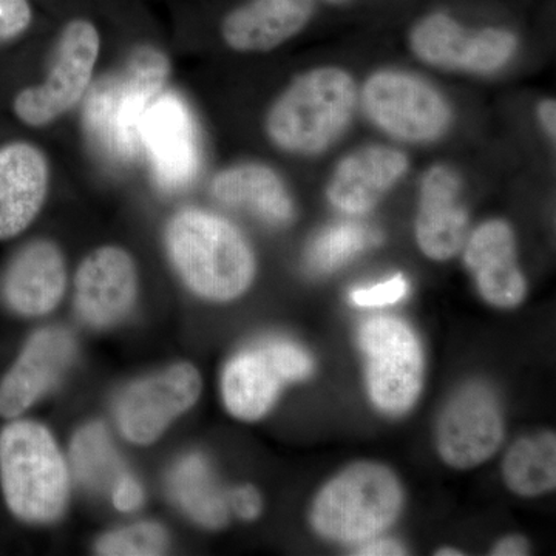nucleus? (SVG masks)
Instances as JSON below:
<instances>
[{"label": "nucleus", "mask_w": 556, "mask_h": 556, "mask_svg": "<svg viewBox=\"0 0 556 556\" xmlns=\"http://www.w3.org/2000/svg\"><path fill=\"white\" fill-rule=\"evenodd\" d=\"M167 257L182 283L208 302H230L251 287L255 257L248 240L228 219L186 207L164 232Z\"/></svg>", "instance_id": "nucleus-1"}, {"label": "nucleus", "mask_w": 556, "mask_h": 556, "mask_svg": "<svg viewBox=\"0 0 556 556\" xmlns=\"http://www.w3.org/2000/svg\"><path fill=\"white\" fill-rule=\"evenodd\" d=\"M170 64L155 47L131 51L123 67L91 89L84 109V126L105 159L129 163L142 152L141 123L153 101L163 93Z\"/></svg>", "instance_id": "nucleus-2"}, {"label": "nucleus", "mask_w": 556, "mask_h": 556, "mask_svg": "<svg viewBox=\"0 0 556 556\" xmlns=\"http://www.w3.org/2000/svg\"><path fill=\"white\" fill-rule=\"evenodd\" d=\"M0 484L11 514L28 525L64 515L70 473L56 439L35 420H14L0 431Z\"/></svg>", "instance_id": "nucleus-3"}, {"label": "nucleus", "mask_w": 556, "mask_h": 556, "mask_svg": "<svg viewBox=\"0 0 556 556\" xmlns=\"http://www.w3.org/2000/svg\"><path fill=\"white\" fill-rule=\"evenodd\" d=\"M356 100V84L345 70H311L274 102L266 116V134L287 152L316 155L346 129Z\"/></svg>", "instance_id": "nucleus-4"}, {"label": "nucleus", "mask_w": 556, "mask_h": 556, "mask_svg": "<svg viewBox=\"0 0 556 556\" xmlns=\"http://www.w3.org/2000/svg\"><path fill=\"white\" fill-rule=\"evenodd\" d=\"M404 493L390 468L358 463L332 478L318 493L311 525L327 540L365 543L393 525Z\"/></svg>", "instance_id": "nucleus-5"}, {"label": "nucleus", "mask_w": 556, "mask_h": 556, "mask_svg": "<svg viewBox=\"0 0 556 556\" xmlns=\"http://www.w3.org/2000/svg\"><path fill=\"white\" fill-rule=\"evenodd\" d=\"M100 49V31L90 21H70L54 43L46 79L14 98V115L27 126L46 127L70 112L89 91Z\"/></svg>", "instance_id": "nucleus-6"}, {"label": "nucleus", "mask_w": 556, "mask_h": 556, "mask_svg": "<svg viewBox=\"0 0 556 556\" xmlns=\"http://www.w3.org/2000/svg\"><path fill=\"white\" fill-rule=\"evenodd\" d=\"M358 343L367 357L369 397L388 415H402L422 390L424 354L415 332L396 317L365 321Z\"/></svg>", "instance_id": "nucleus-7"}, {"label": "nucleus", "mask_w": 556, "mask_h": 556, "mask_svg": "<svg viewBox=\"0 0 556 556\" xmlns=\"http://www.w3.org/2000/svg\"><path fill=\"white\" fill-rule=\"evenodd\" d=\"M362 102L376 126L402 141H434L452 123L448 102L434 87L396 70L372 75L362 91Z\"/></svg>", "instance_id": "nucleus-8"}, {"label": "nucleus", "mask_w": 556, "mask_h": 556, "mask_svg": "<svg viewBox=\"0 0 556 556\" xmlns=\"http://www.w3.org/2000/svg\"><path fill=\"white\" fill-rule=\"evenodd\" d=\"M201 388L199 369L190 364L172 365L130 383L115 404L121 434L131 444H152L177 417L197 404Z\"/></svg>", "instance_id": "nucleus-9"}, {"label": "nucleus", "mask_w": 556, "mask_h": 556, "mask_svg": "<svg viewBox=\"0 0 556 556\" xmlns=\"http://www.w3.org/2000/svg\"><path fill=\"white\" fill-rule=\"evenodd\" d=\"M413 53L426 64L468 73H493L514 56L518 39L500 28L468 31L447 14L434 13L409 33Z\"/></svg>", "instance_id": "nucleus-10"}, {"label": "nucleus", "mask_w": 556, "mask_h": 556, "mask_svg": "<svg viewBox=\"0 0 556 556\" xmlns=\"http://www.w3.org/2000/svg\"><path fill=\"white\" fill-rule=\"evenodd\" d=\"M503 439L500 404L492 391L478 383L456 393L439 419V455L459 470L484 464L495 455Z\"/></svg>", "instance_id": "nucleus-11"}, {"label": "nucleus", "mask_w": 556, "mask_h": 556, "mask_svg": "<svg viewBox=\"0 0 556 556\" xmlns=\"http://www.w3.org/2000/svg\"><path fill=\"white\" fill-rule=\"evenodd\" d=\"M139 134L161 188L178 190L192 181L199 169V141L188 105L177 94L161 93L150 104Z\"/></svg>", "instance_id": "nucleus-12"}, {"label": "nucleus", "mask_w": 556, "mask_h": 556, "mask_svg": "<svg viewBox=\"0 0 556 556\" xmlns=\"http://www.w3.org/2000/svg\"><path fill=\"white\" fill-rule=\"evenodd\" d=\"M138 298V269L129 252L97 249L84 258L75 277V309L91 328H110L124 320Z\"/></svg>", "instance_id": "nucleus-13"}, {"label": "nucleus", "mask_w": 556, "mask_h": 556, "mask_svg": "<svg viewBox=\"0 0 556 556\" xmlns=\"http://www.w3.org/2000/svg\"><path fill=\"white\" fill-rule=\"evenodd\" d=\"M76 357V342L62 328L36 332L0 382V416H21L53 390Z\"/></svg>", "instance_id": "nucleus-14"}, {"label": "nucleus", "mask_w": 556, "mask_h": 556, "mask_svg": "<svg viewBox=\"0 0 556 556\" xmlns=\"http://www.w3.org/2000/svg\"><path fill=\"white\" fill-rule=\"evenodd\" d=\"M460 179L444 164L431 167L420 182L416 240L437 262L455 257L467 241L468 214L460 203Z\"/></svg>", "instance_id": "nucleus-15"}, {"label": "nucleus", "mask_w": 556, "mask_h": 556, "mask_svg": "<svg viewBox=\"0 0 556 556\" xmlns=\"http://www.w3.org/2000/svg\"><path fill=\"white\" fill-rule=\"evenodd\" d=\"M67 288L64 255L49 240H36L21 249L2 278L3 302L14 313L40 317L56 309Z\"/></svg>", "instance_id": "nucleus-16"}, {"label": "nucleus", "mask_w": 556, "mask_h": 556, "mask_svg": "<svg viewBox=\"0 0 556 556\" xmlns=\"http://www.w3.org/2000/svg\"><path fill=\"white\" fill-rule=\"evenodd\" d=\"M50 186L42 150L17 141L0 148V240L24 232L38 217Z\"/></svg>", "instance_id": "nucleus-17"}, {"label": "nucleus", "mask_w": 556, "mask_h": 556, "mask_svg": "<svg viewBox=\"0 0 556 556\" xmlns=\"http://www.w3.org/2000/svg\"><path fill=\"white\" fill-rule=\"evenodd\" d=\"M464 262L490 305L515 308L525 300L527 285L515 258L514 230L503 219L482 223L471 233Z\"/></svg>", "instance_id": "nucleus-18"}, {"label": "nucleus", "mask_w": 556, "mask_h": 556, "mask_svg": "<svg viewBox=\"0 0 556 556\" xmlns=\"http://www.w3.org/2000/svg\"><path fill=\"white\" fill-rule=\"evenodd\" d=\"M408 170L401 150L369 146L340 161L328 186V199L346 214L371 211Z\"/></svg>", "instance_id": "nucleus-19"}, {"label": "nucleus", "mask_w": 556, "mask_h": 556, "mask_svg": "<svg viewBox=\"0 0 556 556\" xmlns=\"http://www.w3.org/2000/svg\"><path fill=\"white\" fill-rule=\"evenodd\" d=\"M314 10L316 0H249L225 17L222 36L236 51H270L299 35Z\"/></svg>", "instance_id": "nucleus-20"}, {"label": "nucleus", "mask_w": 556, "mask_h": 556, "mask_svg": "<svg viewBox=\"0 0 556 556\" xmlns=\"http://www.w3.org/2000/svg\"><path fill=\"white\" fill-rule=\"evenodd\" d=\"M211 192L218 203L248 208L269 225H287L294 217V204L283 181L265 164H237L219 172Z\"/></svg>", "instance_id": "nucleus-21"}, {"label": "nucleus", "mask_w": 556, "mask_h": 556, "mask_svg": "<svg viewBox=\"0 0 556 556\" xmlns=\"http://www.w3.org/2000/svg\"><path fill=\"white\" fill-rule=\"evenodd\" d=\"M285 380L262 343L248 348L226 365L222 378L223 401L233 417L258 420L274 407Z\"/></svg>", "instance_id": "nucleus-22"}, {"label": "nucleus", "mask_w": 556, "mask_h": 556, "mask_svg": "<svg viewBox=\"0 0 556 556\" xmlns=\"http://www.w3.org/2000/svg\"><path fill=\"white\" fill-rule=\"evenodd\" d=\"M167 490L197 525L219 529L228 522V493L223 492L211 464L199 453H190L175 463L167 477Z\"/></svg>", "instance_id": "nucleus-23"}, {"label": "nucleus", "mask_w": 556, "mask_h": 556, "mask_svg": "<svg viewBox=\"0 0 556 556\" xmlns=\"http://www.w3.org/2000/svg\"><path fill=\"white\" fill-rule=\"evenodd\" d=\"M504 479L519 496L535 497L556 485V439L552 431L519 439L504 459Z\"/></svg>", "instance_id": "nucleus-24"}, {"label": "nucleus", "mask_w": 556, "mask_h": 556, "mask_svg": "<svg viewBox=\"0 0 556 556\" xmlns=\"http://www.w3.org/2000/svg\"><path fill=\"white\" fill-rule=\"evenodd\" d=\"M70 456L76 478L93 492L112 489L116 479L124 473L108 428L101 424H89L80 428L73 438Z\"/></svg>", "instance_id": "nucleus-25"}, {"label": "nucleus", "mask_w": 556, "mask_h": 556, "mask_svg": "<svg viewBox=\"0 0 556 556\" xmlns=\"http://www.w3.org/2000/svg\"><path fill=\"white\" fill-rule=\"evenodd\" d=\"M371 240V233L364 226L338 225L329 228L311 244L309 266L320 273H329L364 251Z\"/></svg>", "instance_id": "nucleus-26"}, {"label": "nucleus", "mask_w": 556, "mask_h": 556, "mask_svg": "<svg viewBox=\"0 0 556 556\" xmlns=\"http://www.w3.org/2000/svg\"><path fill=\"white\" fill-rule=\"evenodd\" d=\"M169 536L156 522H137L112 530L98 541L97 552L110 556H152L166 554Z\"/></svg>", "instance_id": "nucleus-27"}, {"label": "nucleus", "mask_w": 556, "mask_h": 556, "mask_svg": "<svg viewBox=\"0 0 556 556\" xmlns=\"http://www.w3.org/2000/svg\"><path fill=\"white\" fill-rule=\"evenodd\" d=\"M262 345L285 383L309 378L314 368L313 358L302 348L285 339H268Z\"/></svg>", "instance_id": "nucleus-28"}, {"label": "nucleus", "mask_w": 556, "mask_h": 556, "mask_svg": "<svg viewBox=\"0 0 556 556\" xmlns=\"http://www.w3.org/2000/svg\"><path fill=\"white\" fill-rule=\"evenodd\" d=\"M408 283L404 276H396L383 283L372 285L368 288L354 289L351 294L354 305L362 308H382L394 305L407 295Z\"/></svg>", "instance_id": "nucleus-29"}, {"label": "nucleus", "mask_w": 556, "mask_h": 556, "mask_svg": "<svg viewBox=\"0 0 556 556\" xmlns=\"http://www.w3.org/2000/svg\"><path fill=\"white\" fill-rule=\"evenodd\" d=\"M33 20L28 0H0V42L20 38Z\"/></svg>", "instance_id": "nucleus-30"}, {"label": "nucleus", "mask_w": 556, "mask_h": 556, "mask_svg": "<svg viewBox=\"0 0 556 556\" xmlns=\"http://www.w3.org/2000/svg\"><path fill=\"white\" fill-rule=\"evenodd\" d=\"M110 492H112L113 506L126 514L137 510L144 503V490L131 475H121Z\"/></svg>", "instance_id": "nucleus-31"}, {"label": "nucleus", "mask_w": 556, "mask_h": 556, "mask_svg": "<svg viewBox=\"0 0 556 556\" xmlns=\"http://www.w3.org/2000/svg\"><path fill=\"white\" fill-rule=\"evenodd\" d=\"M229 508L244 521H254L263 510L262 495L254 485H240L228 493Z\"/></svg>", "instance_id": "nucleus-32"}, {"label": "nucleus", "mask_w": 556, "mask_h": 556, "mask_svg": "<svg viewBox=\"0 0 556 556\" xmlns=\"http://www.w3.org/2000/svg\"><path fill=\"white\" fill-rule=\"evenodd\" d=\"M405 554H407L405 547L399 544L397 541L378 540L376 536L368 540L367 544H364L357 552V555L365 556H396Z\"/></svg>", "instance_id": "nucleus-33"}, {"label": "nucleus", "mask_w": 556, "mask_h": 556, "mask_svg": "<svg viewBox=\"0 0 556 556\" xmlns=\"http://www.w3.org/2000/svg\"><path fill=\"white\" fill-rule=\"evenodd\" d=\"M496 556H522L529 554V544L526 538L514 535L504 538L492 552Z\"/></svg>", "instance_id": "nucleus-34"}, {"label": "nucleus", "mask_w": 556, "mask_h": 556, "mask_svg": "<svg viewBox=\"0 0 556 556\" xmlns=\"http://www.w3.org/2000/svg\"><path fill=\"white\" fill-rule=\"evenodd\" d=\"M556 104L554 100H544L538 108V116L548 137L555 138Z\"/></svg>", "instance_id": "nucleus-35"}, {"label": "nucleus", "mask_w": 556, "mask_h": 556, "mask_svg": "<svg viewBox=\"0 0 556 556\" xmlns=\"http://www.w3.org/2000/svg\"><path fill=\"white\" fill-rule=\"evenodd\" d=\"M439 556H459L463 552L456 551V548H439L437 552Z\"/></svg>", "instance_id": "nucleus-36"}, {"label": "nucleus", "mask_w": 556, "mask_h": 556, "mask_svg": "<svg viewBox=\"0 0 556 556\" xmlns=\"http://www.w3.org/2000/svg\"><path fill=\"white\" fill-rule=\"evenodd\" d=\"M331 5H343V3L350 2V0H327Z\"/></svg>", "instance_id": "nucleus-37"}]
</instances>
